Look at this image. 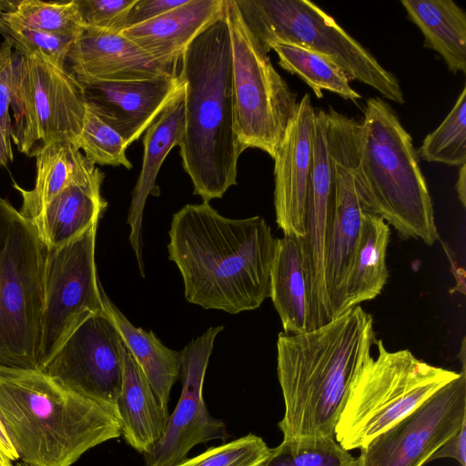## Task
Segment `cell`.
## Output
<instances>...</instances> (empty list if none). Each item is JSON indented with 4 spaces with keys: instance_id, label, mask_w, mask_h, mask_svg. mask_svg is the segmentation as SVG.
<instances>
[{
    "instance_id": "52a82bcc",
    "label": "cell",
    "mask_w": 466,
    "mask_h": 466,
    "mask_svg": "<svg viewBox=\"0 0 466 466\" xmlns=\"http://www.w3.org/2000/svg\"><path fill=\"white\" fill-rule=\"evenodd\" d=\"M371 358L355 380L335 427L346 451L365 448L438 390L459 377L417 359L409 350L389 351L376 339Z\"/></svg>"
},
{
    "instance_id": "d6a6232c",
    "label": "cell",
    "mask_w": 466,
    "mask_h": 466,
    "mask_svg": "<svg viewBox=\"0 0 466 466\" xmlns=\"http://www.w3.org/2000/svg\"><path fill=\"white\" fill-rule=\"evenodd\" d=\"M0 33L23 55L41 54L59 67H66V57L76 37L56 35L22 25L0 14Z\"/></svg>"
},
{
    "instance_id": "836d02e7",
    "label": "cell",
    "mask_w": 466,
    "mask_h": 466,
    "mask_svg": "<svg viewBox=\"0 0 466 466\" xmlns=\"http://www.w3.org/2000/svg\"><path fill=\"white\" fill-rule=\"evenodd\" d=\"M270 449L262 438L249 433L202 453L186 458L175 466H260Z\"/></svg>"
},
{
    "instance_id": "f35d334b",
    "label": "cell",
    "mask_w": 466,
    "mask_h": 466,
    "mask_svg": "<svg viewBox=\"0 0 466 466\" xmlns=\"http://www.w3.org/2000/svg\"><path fill=\"white\" fill-rule=\"evenodd\" d=\"M0 454L10 460L15 461L19 460L18 454L13 447L0 421Z\"/></svg>"
},
{
    "instance_id": "1f68e13d",
    "label": "cell",
    "mask_w": 466,
    "mask_h": 466,
    "mask_svg": "<svg viewBox=\"0 0 466 466\" xmlns=\"http://www.w3.org/2000/svg\"><path fill=\"white\" fill-rule=\"evenodd\" d=\"M76 147L93 164L132 167L123 137L85 106V115Z\"/></svg>"
},
{
    "instance_id": "f1b7e54d",
    "label": "cell",
    "mask_w": 466,
    "mask_h": 466,
    "mask_svg": "<svg viewBox=\"0 0 466 466\" xmlns=\"http://www.w3.org/2000/svg\"><path fill=\"white\" fill-rule=\"evenodd\" d=\"M6 19L45 33L77 37L85 29L75 0H0Z\"/></svg>"
},
{
    "instance_id": "30bf717a",
    "label": "cell",
    "mask_w": 466,
    "mask_h": 466,
    "mask_svg": "<svg viewBox=\"0 0 466 466\" xmlns=\"http://www.w3.org/2000/svg\"><path fill=\"white\" fill-rule=\"evenodd\" d=\"M232 61L235 133L242 152L258 148L272 158L298 105L297 94L273 66L244 22L235 0H226Z\"/></svg>"
},
{
    "instance_id": "8d00e7d4",
    "label": "cell",
    "mask_w": 466,
    "mask_h": 466,
    "mask_svg": "<svg viewBox=\"0 0 466 466\" xmlns=\"http://www.w3.org/2000/svg\"><path fill=\"white\" fill-rule=\"evenodd\" d=\"M9 107V93L7 87L0 79V167H6L14 159Z\"/></svg>"
},
{
    "instance_id": "8992f818",
    "label": "cell",
    "mask_w": 466,
    "mask_h": 466,
    "mask_svg": "<svg viewBox=\"0 0 466 466\" xmlns=\"http://www.w3.org/2000/svg\"><path fill=\"white\" fill-rule=\"evenodd\" d=\"M46 256L35 224L0 198V365L39 367Z\"/></svg>"
},
{
    "instance_id": "6da1fadb",
    "label": "cell",
    "mask_w": 466,
    "mask_h": 466,
    "mask_svg": "<svg viewBox=\"0 0 466 466\" xmlns=\"http://www.w3.org/2000/svg\"><path fill=\"white\" fill-rule=\"evenodd\" d=\"M168 236L188 302L237 314L270 297L276 238L263 218L233 219L208 202L188 204L173 215Z\"/></svg>"
},
{
    "instance_id": "ac0fdd59",
    "label": "cell",
    "mask_w": 466,
    "mask_h": 466,
    "mask_svg": "<svg viewBox=\"0 0 466 466\" xmlns=\"http://www.w3.org/2000/svg\"><path fill=\"white\" fill-rule=\"evenodd\" d=\"M66 61L80 83L133 81L177 76L180 62L154 57L121 32L86 27Z\"/></svg>"
},
{
    "instance_id": "484cf974",
    "label": "cell",
    "mask_w": 466,
    "mask_h": 466,
    "mask_svg": "<svg viewBox=\"0 0 466 466\" xmlns=\"http://www.w3.org/2000/svg\"><path fill=\"white\" fill-rule=\"evenodd\" d=\"M103 304L114 319L126 347L144 373L161 408L168 413L171 389L181 378V352L166 347L153 331L135 327L112 303L105 291Z\"/></svg>"
},
{
    "instance_id": "e575fe53",
    "label": "cell",
    "mask_w": 466,
    "mask_h": 466,
    "mask_svg": "<svg viewBox=\"0 0 466 466\" xmlns=\"http://www.w3.org/2000/svg\"><path fill=\"white\" fill-rule=\"evenodd\" d=\"M83 24L109 31L125 29L127 16L137 0H75Z\"/></svg>"
},
{
    "instance_id": "7c38bea8",
    "label": "cell",
    "mask_w": 466,
    "mask_h": 466,
    "mask_svg": "<svg viewBox=\"0 0 466 466\" xmlns=\"http://www.w3.org/2000/svg\"><path fill=\"white\" fill-rule=\"evenodd\" d=\"M123 343L114 319L104 307L77 326L38 369L62 386L116 414Z\"/></svg>"
},
{
    "instance_id": "8fae6325",
    "label": "cell",
    "mask_w": 466,
    "mask_h": 466,
    "mask_svg": "<svg viewBox=\"0 0 466 466\" xmlns=\"http://www.w3.org/2000/svg\"><path fill=\"white\" fill-rule=\"evenodd\" d=\"M97 225L63 245L46 248L39 367L86 318L104 309L95 259Z\"/></svg>"
},
{
    "instance_id": "83f0119b",
    "label": "cell",
    "mask_w": 466,
    "mask_h": 466,
    "mask_svg": "<svg viewBox=\"0 0 466 466\" xmlns=\"http://www.w3.org/2000/svg\"><path fill=\"white\" fill-rule=\"evenodd\" d=\"M271 50L277 54L279 66L289 74L299 76L316 97L322 98L325 90L354 103L362 97L350 86L347 74L326 57L286 43L275 44Z\"/></svg>"
},
{
    "instance_id": "4316f807",
    "label": "cell",
    "mask_w": 466,
    "mask_h": 466,
    "mask_svg": "<svg viewBox=\"0 0 466 466\" xmlns=\"http://www.w3.org/2000/svg\"><path fill=\"white\" fill-rule=\"evenodd\" d=\"M390 226L379 216L364 213L360 238L347 281L341 314L380 294L388 279L386 263Z\"/></svg>"
},
{
    "instance_id": "60d3db41",
    "label": "cell",
    "mask_w": 466,
    "mask_h": 466,
    "mask_svg": "<svg viewBox=\"0 0 466 466\" xmlns=\"http://www.w3.org/2000/svg\"><path fill=\"white\" fill-rule=\"evenodd\" d=\"M0 461H1L2 466H14L13 461H11L10 460H8L7 458H5L3 455H0Z\"/></svg>"
},
{
    "instance_id": "b9f144b4",
    "label": "cell",
    "mask_w": 466,
    "mask_h": 466,
    "mask_svg": "<svg viewBox=\"0 0 466 466\" xmlns=\"http://www.w3.org/2000/svg\"><path fill=\"white\" fill-rule=\"evenodd\" d=\"M15 466H28V465H26L24 462L20 461V462H17Z\"/></svg>"
},
{
    "instance_id": "9c48e42d",
    "label": "cell",
    "mask_w": 466,
    "mask_h": 466,
    "mask_svg": "<svg viewBox=\"0 0 466 466\" xmlns=\"http://www.w3.org/2000/svg\"><path fill=\"white\" fill-rule=\"evenodd\" d=\"M235 1L247 26L267 53L278 43L306 48L339 66L350 81L370 86L391 102L404 103L397 76L313 2Z\"/></svg>"
},
{
    "instance_id": "ab89813d",
    "label": "cell",
    "mask_w": 466,
    "mask_h": 466,
    "mask_svg": "<svg viewBox=\"0 0 466 466\" xmlns=\"http://www.w3.org/2000/svg\"><path fill=\"white\" fill-rule=\"evenodd\" d=\"M456 191L458 198L463 208L466 206V164L461 166L459 170V177L456 183Z\"/></svg>"
},
{
    "instance_id": "4fadbf2b",
    "label": "cell",
    "mask_w": 466,
    "mask_h": 466,
    "mask_svg": "<svg viewBox=\"0 0 466 466\" xmlns=\"http://www.w3.org/2000/svg\"><path fill=\"white\" fill-rule=\"evenodd\" d=\"M466 423V373L462 370L423 403L374 438L355 466H422Z\"/></svg>"
},
{
    "instance_id": "277c9868",
    "label": "cell",
    "mask_w": 466,
    "mask_h": 466,
    "mask_svg": "<svg viewBox=\"0 0 466 466\" xmlns=\"http://www.w3.org/2000/svg\"><path fill=\"white\" fill-rule=\"evenodd\" d=\"M0 421L28 466H72L122 435L116 414L39 369L0 365Z\"/></svg>"
},
{
    "instance_id": "7402d4cb",
    "label": "cell",
    "mask_w": 466,
    "mask_h": 466,
    "mask_svg": "<svg viewBox=\"0 0 466 466\" xmlns=\"http://www.w3.org/2000/svg\"><path fill=\"white\" fill-rule=\"evenodd\" d=\"M104 177L100 170L69 185L44 208L34 224L46 248L63 245L99 221L107 206L100 192Z\"/></svg>"
},
{
    "instance_id": "4dcf8cb0",
    "label": "cell",
    "mask_w": 466,
    "mask_h": 466,
    "mask_svg": "<svg viewBox=\"0 0 466 466\" xmlns=\"http://www.w3.org/2000/svg\"><path fill=\"white\" fill-rule=\"evenodd\" d=\"M417 153L431 163L458 167L466 164V86L440 126L424 137Z\"/></svg>"
},
{
    "instance_id": "2e32d148",
    "label": "cell",
    "mask_w": 466,
    "mask_h": 466,
    "mask_svg": "<svg viewBox=\"0 0 466 466\" xmlns=\"http://www.w3.org/2000/svg\"><path fill=\"white\" fill-rule=\"evenodd\" d=\"M315 108L309 94L298 102L274 159L276 222L284 236H305Z\"/></svg>"
},
{
    "instance_id": "ba28073f",
    "label": "cell",
    "mask_w": 466,
    "mask_h": 466,
    "mask_svg": "<svg viewBox=\"0 0 466 466\" xmlns=\"http://www.w3.org/2000/svg\"><path fill=\"white\" fill-rule=\"evenodd\" d=\"M0 79L15 118L11 140L20 153L32 157L55 142L76 143L86 100L71 72L41 54L23 55L5 40L0 45Z\"/></svg>"
},
{
    "instance_id": "7bdbcfd3",
    "label": "cell",
    "mask_w": 466,
    "mask_h": 466,
    "mask_svg": "<svg viewBox=\"0 0 466 466\" xmlns=\"http://www.w3.org/2000/svg\"><path fill=\"white\" fill-rule=\"evenodd\" d=\"M0 455H1V454H0ZM0 466H2V464H1V461H0Z\"/></svg>"
},
{
    "instance_id": "f546056e",
    "label": "cell",
    "mask_w": 466,
    "mask_h": 466,
    "mask_svg": "<svg viewBox=\"0 0 466 466\" xmlns=\"http://www.w3.org/2000/svg\"><path fill=\"white\" fill-rule=\"evenodd\" d=\"M356 459L334 437L283 439L260 466H355Z\"/></svg>"
},
{
    "instance_id": "5bb4252c",
    "label": "cell",
    "mask_w": 466,
    "mask_h": 466,
    "mask_svg": "<svg viewBox=\"0 0 466 466\" xmlns=\"http://www.w3.org/2000/svg\"><path fill=\"white\" fill-rule=\"evenodd\" d=\"M223 326L210 327L180 352L182 390L161 438L143 454L145 466H175L196 445L226 440V425L213 417L203 399V385L214 341Z\"/></svg>"
},
{
    "instance_id": "3957f363",
    "label": "cell",
    "mask_w": 466,
    "mask_h": 466,
    "mask_svg": "<svg viewBox=\"0 0 466 466\" xmlns=\"http://www.w3.org/2000/svg\"><path fill=\"white\" fill-rule=\"evenodd\" d=\"M184 86L182 166L203 202L237 184L242 153L235 133L229 30L224 15L201 33L180 59Z\"/></svg>"
},
{
    "instance_id": "cb8c5ba5",
    "label": "cell",
    "mask_w": 466,
    "mask_h": 466,
    "mask_svg": "<svg viewBox=\"0 0 466 466\" xmlns=\"http://www.w3.org/2000/svg\"><path fill=\"white\" fill-rule=\"evenodd\" d=\"M287 334L309 330V300L301 248L297 238H276L270 297Z\"/></svg>"
},
{
    "instance_id": "d4e9b609",
    "label": "cell",
    "mask_w": 466,
    "mask_h": 466,
    "mask_svg": "<svg viewBox=\"0 0 466 466\" xmlns=\"http://www.w3.org/2000/svg\"><path fill=\"white\" fill-rule=\"evenodd\" d=\"M408 18L420 30L423 46L438 53L448 69L466 72V14L451 0H401Z\"/></svg>"
},
{
    "instance_id": "d590c367",
    "label": "cell",
    "mask_w": 466,
    "mask_h": 466,
    "mask_svg": "<svg viewBox=\"0 0 466 466\" xmlns=\"http://www.w3.org/2000/svg\"><path fill=\"white\" fill-rule=\"evenodd\" d=\"M187 0H137L130 9L125 29L145 23L160 15L184 5Z\"/></svg>"
},
{
    "instance_id": "e0dca14e",
    "label": "cell",
    "mask_w": 466,
    "mask_h": 466,
    "mask_svg": "<svg viewBox=\"0 0 466 466\" xmlns=\"http://www.w3.org/2000/svg\"><path fill=\"white\" fill-rule=\"evenodd\" d=\"M86 106L113 127L127 147L184 92L179 76L81 83Z\"/></svg>"
},
{
    "instance_id": "7a4b0ae2",
    "label": "cell",
    "mask_w": 466,
    "mask_h": 466,
    "mask_svg": "<svg viewBox=\"0 0 466 466\" xmlns=\"http://www.w3.org/2000/svg\"><path fill=\"white\" fill-rule=\"evenodd\" d=\"M373 318L360 305L315 329L279 334L283 439L334 437L350 390L372 358Z\"/></svg>"
},
{
    "instance_id": "5b68a950",
    "label": "cell",
    "mask_w": 466,
    "mask_h": 466,
    "mask_svg": "<svg viewBox=\"0 0 466 466\" xmlns=\"http://www.w3.org/2000/svg\"><path fill=\"white\" fill-rule=\"evenodd\" d=\"M353 173L366 213L381 218L402 239H440L430 191L412 137L391 106L367 99L355 130Z\"/></svg>"
},
{
    "instance_id": "9a60e30c",
    "label": "cell",
    "mask_w": 466,
    "mask_h": 466,
    "mask_svg": "<svg viewBox=\"0 0 466 466\" xmlns=\"http://www.w3.org/2000/svg\"><path fill=\"white\" fill-rule=\"evenodd\" d=\"M334 208V172L327 112L314 116L313 153L309 183L305 236L298 238L307 279L309 330L331 320L325 287V255Z\"/></svg>"
},
{
    "instance_id": "603a6c76",
    "label": "cell",
    "mask_w": 466,
    "mask_h": 466,
    "mask_svg": "<svg viewBox=\"0 0 466 466\" xmlns=\"http://www.w3.org/2000/svg\"><path fill=\"white\" fill-rule=\"evenodd\" d=\"M35 158V187L26 190L14 184V187L22 197V205L18 212L33 223L44 208L66 187L92 177L100 171L76 144L69 141H58L48 145Z\"/></svg>"
},
{
    "instance_id": "ffe728a7",
    "label": "cell",
    "mask_w": 466,
    "mask_h": 466,
    "mask_svg": "<svg viewBox=\"0 0 466 466\" xmlns=\"http://www.w3.org/2000/svg\"><path fill=\"white\" fill-rule=\"evenodd\" d=\"M184 92L174 99L146 130L141 171L132 191L127 216L130 226L129 242L144 277L142 259V219L147 197L157 195L156 179L166 157L179 146L184 130Z\"/></svg>"
},
{
    "instance_id": "d6986e66",
    "label": "cell",
    "mask_w": 466,
    "mask_h": 466,
    "mask_svg": "<svg viewBox=\"0 0 466 466\" xmlns=\"http://www.w3.org/2000/svg\"><path fill=\"white\" fill-rule=\"evenodd\" d=\"M226 0H187L157 17L121 31L156 58L180 62L189 45L225 15Z\"/></svg>"
},
{
    "instance_id": "44dd1931",
    "label": "cell",
    "mask_w": 466,
    "mask_h": 466,
    "mask_svg": "<svg viewBox=\"0 0 466 466\" xmlns=\"http://www.w3.org/2000/svg\"><path fill=\"white\" fill-rule=\"evenodd\" d=\"M123 373L116 414L125 441L139 453L149 452L161 438L169 414L161 408L141 369L122 346Z\"/></svg>"
},
{
    "instance_id": "74e56055",
    "label": "cell",
    "mask_w": 466,
    "mask_h": 466,
    "mask_svg": "<svg viewBox=\"0 0 466 466\" xmlns=\"http://www.w3.org/2000/svg\"><path fill=\"white\" fill-rule=\"evenodd\" d=\"M466 423L461 430L441 447H440L430 458V461L440 458L455 459L461 466H466Z\"/></svg>"
}]
</instances>
